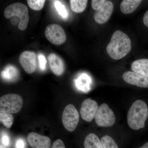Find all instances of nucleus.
<instances>
[{
    "label": "nucleus",
    "instance_id": "bb28decb",
    "mask_svg": "<svg viewBox=\"0 0 148 148\" xmlns=\"http://www.w3.org/2000/svg\"><path fill=\"white\" fill-rule=\"evenodd\" d=\"M1 144L6 146H8L10 144V140L8 136L4 134L1 137Z\"/></svg>",
    "mask_w": 148,
    "mask_h": 148
},
{
    "label": "nucleus",
    "instance_id": "7ed1b4c3",
    "mask_svg": "<svg viewBox=\"0 0 148 148\" xmlns=\"http://www.w3.org/2000/svg\"><path fill=\"white\" fill-rule=\"evenodd\" d=\"M4 14L6 18L16 16L20 19L18 28L21 31L27 29L29 21L28 9L27 6L21 3H15L8 6L5 10Z\"/></svg>",
    "mask_w": 148,
    "mask_h": 148
},
{
    "label": "nucleus",
    "instance_id": "f257e3e1",
    "mask_svg": "<svg viewBox=\"0 0 148 148\" xmlns=\"http://www.w3.org/2000/svg\"><path fill=\"white\" fill-rule=\"evenodd\" d=\"M131 49V40L128 36L121 31L114 32L106 51L109 56L114 60L124 58Z\"/></svg>",
    "mask_w": 148,
    "mask_h": 148
},
{
    "label": "nucleus",
    "instance_id": "6e6552de",
    "mask_svg": "<svg viewBox=\"0 0 148 148\" xmlns=\"http://www.w3.org/2000/svg\"><path fill=\"white\" fill-rule=\"evenodd\" d=\"M98 103L90 98L85 100L82 104L80 113L82 118L85 121H92L97 112L98 108Z\"/></svg>",
    "mask_w": 148,
    "mask_h": 148
},
{
    "label": "nucleus",
    "instance_id": "2eb2a0df",
    "mask_svg": "<svg viewBox=\"0 0 148 148\" xmlns=\"http://www.w3.org/2000/svg\"><path fill=\"white\" fill-rule=\"evenodd\" d=\"M143 1L141 0H124L121 2L120 9L124 14L132 13L136 10Z\"/></svg>",
    "mask_w": 148,
    "mask_h": 148
},
{
    "label": "nucleus",
    "instance_id": "5701e85b",
    "mask_svg": "<svg viewBox=\"0 0 148 148\" xmlns=\"http://www.w3.org/2000/svg\"><path fill=\"white\" fill-rule=\"evenodd\" d=\"M45 0H28L27 1L29 7L34 10L38 11L42 9L45 4Z\"/></svg>",
    "mask_w": 148,
    "mask_h": 148
},
{
    "label": "nucleus",
    "instance_id": "6ab92c4d",
    "mask_svg": "<svg viewBox=\"0 0 148 148\" xmlns=\"http://www.w3.org/2000/svg\"><path fill=\"white\" fill-rule=\"evenodd\" d=\"M72 10L76 13L82 12L86 8L88 1L86 0H71L70 1Z\"/></svg>",
    "mask_w": 148,
    "mask_h": 148
},
{
    "label": "nucleus",
    "instance_id": "ddd939ff",
    "mask_svg": "<svg viewBox=\"0 0 148 148\" xmlns=\"http://www.w3.org/2000/svg\"><path fill=\"white\" fill-rule=\"evenodd\" d=\"M49 62L50 69L53 74L56 76H60L64 73L65 66L62 59L55 53H51L49 55Z\"/></svg>",
    "mask_w": 148,
    "mask_h": 148
},
{
    "label": "nucleus",
    "instance_id": "a211bd4d",
    "mask_svg": "<svg viewBox=\"0 0 148 148\" xmlns=\"http://www.w3.org/2000/svg\"><path fill=\"white\" fill-rule=\"evenodd\" d=\"M2 77L7 80H14L18 76V71L15 67L9 66L1 72Z\"/></svg>",
    "mask_w": 148,
    "mask_h": 148
},
{
    "label": "nucleus",
    "instance_id": "4be33fe9",
    "mask_svg": "<svg viewBox=\"0 0 148 148\" xmlns=\"http://www.w3.org/2000/svg\"><path fill=\"white\" fill-rule=\"evenodd\" d=\"M101 142L104 148H119L115 141L108 135L103 136Z\"/></svg>",
    "mask_w": 148,
    "mask_h": 148
},
{
    "label": "nucleus",
    "instance_id": "412c9836",
    "mask_svg": "<svg viewBox=\"0 0 148 148\" xmlns=\"http://www.w3.org/2000/svg\"><path fill=\"white\" fill-rule=\"evenodd\" d=\"M54 6L56 10L58 11V14L64 19H67L69 17V12L65 6L59 1H54Z\"/></svg>",
    "mask_w": 148,
    "mask_h": 148
},
{
    "label": "nucleus",
    "instance_id": "1a4fd4ad",
    "mask_svg": "<svg viewBox=\"0 0 148 148\" xmlns=\"http://www.w3.org/2000/svg\"><path fill=\"white\" fill-rule=\"evenodd\" d=\"M19 61L24 71L27 73H33L36 69V56L33 51H25L19 56Z\"/></svg>",
    "mask_w": 148,
    "mask_h": 148
},
{
    "label": "nucleus",
    "instance_id": "dca6fc26",
    "mask_svg": "<svg viewBox=\"0 0 148 148\" xmlns=\"http://www.w3.org/2000/svg\"><path fill=\"white\" fill-rule=\"evenodd\" d=\"M91 79L88 75L82 74L75 80L76 86L78 89L84 92H87L90 90V85Z\"/></svg>",
    "mask_w": 148,
    "mask_h": 148
},
{
    "label": "nucleus",
    "instance_id": "a878e982",
    "mask_svg": "<svg viewBox=\"0 0 148 148\" xmlns=\"http://www.w3.org/2000/svg\"><path fill=\"white\" fill-rule=\"evenodd\" d=\"M51 148H66L64 142L60 139L56 140L53 143Z\"/></svg>",
    "mask_w": 148,
    "mask_h": 148
},
{
    "label": "nucleus",
    "instance_id": "c85d7f7f",
    "mask_svg": "<svg viewBox=\"0 0 148 148\" xmlns=\"http://www.w3.org/2000/svg\"><path fill=\"white\" fill-rule=\"evenodd\" d=\"M24 143L22 140H19L16 142V148H24Z\"/></svg>",
    "mask_w": 148,
    "mask_h": 148
},
{
    "label": "nucleus",
    "instance_id": "4468645a",
    "mask_svg": "<svg viewBox=\"0 0 148 148\" xmlns=\"http://www.w3.org/2000/svg\"><path fill=\"white\" fill-rule=\"evenodd\" d=\"M133 72L148 77V58H141L134 61L131 65Z\"/></svg>",
    "mask_w": 148,
    "mask_h": 148
},
{
    "label": "nucleus",
    "instance_id": "aec40b11",
    "mask_svg": "<svg viewBox=\"0 0 148 148\" xmlns=\"http://www.w3.org/2000/svg\"><path fill=\"white\" fill-rule=\"evenodd\" d=\"M0 121L5 127L9 128L13 124L14 117L12 114L0 112Z\"/></svg>",
    "mask_w": 148,
    "mask_h": 148
},
{
    "label": "nucleus",
    "instance_id": "7c9ffc66",
    "mask_svg": "<svg viewBox=\"0 0 148 148\" xmlns=\"http://www.w3.org/2000/svg\"><path fill=\"white\" fill-rule=\"evenodd\" d=\"M0 148H8L6 146L2 144H1L0 145Z\"/></svg>",
    "mask_w": 148,
    "mask_h": 148
},
{
    "label": "nucleus",
    "instance_id": "f3484780",
    "mask_svg": "<svg viewBox=\"0 0 148 148\" xmlns=\"http://www.w3.org/2000/svg\"><path fill=\"white\" fill-rule=\"evenodd\" d=\"M84 148H104L101 140L94 133H90L86 137Z\"/></svg>",
    "mask_w": 148,
    "mask_h": 148
},
{
    "label": "nucleus",
    "instance_id": "0eeeda50",
    "mask_svg": "<svg viewBox=\"0 0 148 148\" xmlns=\"http://www.w3.org/2000/svg\"><path fill=\"white\" fill-rule=\"evenodd\" d=\"M45 35L46 38L55 45H62L66 39L64 29L58 24H51L47 26L46 28Z\"/></svg>",
    "mask_w": 148,
    "mask_h": 148
},
{
    "label": "nucleus",
    "instance_id": "cd10ccee",
    "mask_svg": "<svg viewBox=\"0 0 148 148\" xmlns=\"http://www.w3.org/2000/svg\"><path fill=\"white\" fill-rule=\"evenodd\" d=\"M143 22L145 26L148 28V10L143 16Z\"/></svg>",
    "mask_w": 148,
    "mask_h": 148
},
{
    "label": "nucleus",
    "instance_id": "f03ea898",
    "mask_svg": "<svg viewBox=\"0 0 148 148\" xmlns=\"http://www.w3.org/2000/svg\"><path fill=\"white\" fill-rule=\"evenodd\" d=\"M148 116V108L144 101L138 100L132 104L127 115V122L134 130L144 128Z\"/></svg>",
    "mask_w": 148,
    "mask_h": 148
},
{
    "label": "nucleus",
    "instance_id": "20e7f679",
    "mask_svg": "<svg viewBox=\"0 0 148 148\" xmlns=\"http://www.w3.org/2000/svg\"><path fill=\"white\" fill-rule=\"evenodd\" d=\"M23 103V99L18 94H6L0 98V112L16 113L22 108Z\"/></svg>",
    "mask_w": 148,
    "mask_h": 148
},
{
    "label": "nucleus",
    "instance_id": "c756f323",
    "mask_svg": "<svg viewBox=\"0 0 148 148\" xmlns=\"http://www.w3.org/2000/svg\"><path fill=\"white\" fill-rule=\"evenodd\" d=\"M140 148H148V142L143 145L142 147H140Z\"/></svg>",
    "mask_w": 148,
    "mask_h": 148
},
{
    "label": "nucleus",
    "instance_id": "9d476101",
    "mask_svg": "<svg viewBox=\"0 0 148 148\" xmlns=\"http://www.w3.org/2000/svg\"><path fill=\"white\" fill-rule=\"evenodd\" d=\"M123 78L127 83L143 88H148V77L132 71L125 72Z\"/></svg>",
    "mask_w": 148,
    "mask_h": 148
},
{
    "label": "nucleus",
    "instance_id": "423d86ee",
    "mask_svg": "<svg viewBox=\"0 0 148 148\" xmlns=\"http://www.w3.org/2000/svg\"><path fill=\"white\" fill-rule=\"evenodd\" d=\"M79 119V114L75 107L72 104L67 105L62 116V122L65 128L70 132H73L77 126Z\"/></svg>",
    "mask_w": 148,
    "mask_h": 148
},
{
    "label": "nucleus",
    "instance_id": "f8f14e48",
    "mask_svg": "<svg viewBox=\"0 0 148 148\" xmlns=\"http://www.w3.org/2000/svg\"><path fill=\"white\" fill-rule=\"evenodd\" d=\"M27 140L30 145L33 148H51V147L50 138L36 132L29 133Z\"/></svg>",
    "mask_w": 148,
    "mask_h": 148
},
{
    "label": "nucleus",
    "instance_id": "b1692460",
    "mask_svg": "<svg viewBox=\"0 0 148 148\" xmlns=\"http://www.w3.org/2000/svg\"><path fill=\"white\" fill-rule=\"evenodd\" d=\"M106 0H92L91 5L92 8L95 10L98 11L102 7Z\"/></svg>",
    "mask_w": 148,
    "mask_h": 148
},
{
    "label": "nucleus",
    "instance_id": "9b49d317",
    "mask_svg": "<svg viewBox=\"0 0 148 148\" xmlns=\"http://www.w3.org/2000/svg\"><path fill=\"white\" fill-rule=\"evenodd\" d=\"M113 8V4L112 2L110 1H105L102 7L94 14V20L98 24H105L110 19Z\"/></svg>",
    "mask_w": 148,
    "mask_h": 148
},
{
    "label": "nucleus",
    "instance_id": "39448f33",
    "mask_svg": "<svg viewBox=\"0 0 148 148\" xmlns=\"http://www.w3.org/2000/svg\"><path fill=\"white\" fill-rule=\"evenodd\" d=\"M95 122L98 126L110 127L114 124L116 117L113 112L106 103L99 106L95 117Z\"/></svg>",
    "mask_w": 148,
    "mask_h": 148
},
{
    "label": "nucleus",
    "instance_id": "393cba45",
    "mask_svg": "<svg viewBox=\"0 0 148 148\" xmlns=\"http://www.w3.org/2000/svg\"><path fill=\"white\" fill-rule=\"evenodd\" d=\"M38 59L39 61L40 68L42 71H44L46 69L47 61L45 56L42 54H39L38 55Z\"/></svg>",
    "mask_w": 148,
    "mask_h": 148
}]
</instances>
